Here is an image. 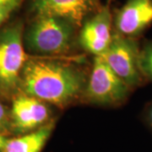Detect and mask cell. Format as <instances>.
<instances>
[{
    "instance_id": "2e32d148",
    "label": "cell",
    "mask_w": 152,
    "mask_h": 152,
    "mask_svg": "<svg viewBox=\"0 0 152 152\" xmlns=\"http://www.w3.org/2000/svg\"><path fill=\"white\" fill-rule=\"evenodd\" d=\"M147 121H148V124L151 126V128L152 129V106L150 107L149 111H148V113H147Z\"/></svg>"
},
{
    "instance_id": "277c9868",
    "label": "cell",
    "mask_w": 152,
    "mask_h": 152,
    "mask_svg": "<svg viewBox=\"0 0 152 152\" xmlns=\"http://www.w3.org/2000/svg\"><path fill=\"white\" fill-rule=\"evenodd\" d=\"M131 88L124 82L100 56L94 59L92 71L88 77L82 96L90 103L116 106L128 98Z\"/></svg>"
},
{
    "instance_id": "8992f818",
    "label": "cell",
    "mask_w": 152,
    "mask_h": 152,
    "mask_svg": "<svg viewBox=\"0 0 152 152\" xmlns=\"http://www.w3.org/2000/svg\"><path fill=\"white\" fill-rule=\"evenodd\" d=\"M10 111L12 135H22L49 123L51 112L42 101L19 93L11 100Z\"/></svg>"
},
{
    "instance_id": "52a82bcc",
    "label": "cell",
    "mask_w": 152,
    "mask_h": 152,
    "mask_svg": "<svg viewBox=\"0 0 152 152\" xmlns=\"http://www.w3.org/2000/svg\"><path fill=\"white\" fill-rule=\"evenodd\" d=\"M32 11L37 15H48L65 20L80 28L88 17L99 8L98 0H32Z\"/></svg>"
},
{
    "instance_id": "5b68a950",
    "label": "cell",
    "mask_w": 152,
    "mask_h": 152,
    "mask_svg": "<svg viewBox=\"0 0 152 152\" xmlns=\"http://www.w3.org/2000/svg\"><path fill=\"white\" fill-rule=\"evenodd\" d=\"M140 50L134 38L116 32L108 48L100 57L132 89L140 86L145 80L140 64Z\"/></svg>"
},
{
    "instance_id": "7c38bea8",
    "label": "cell",
    "mask_w": 152,
    "mask_h": 152,
    "mask_svg": "<svg viewBox=\"0 0 152 152\" xmlns=\"http://www.w3.org/2000/svg\"><path fill=\"white\" fill-rule=\"evenodd\" d=\"M0 135L9 137L12 135L10 111L0 102Z\"/></svg>"
},
{
    "instance_id": "9a60e30c",
    "label": "cell",
    "mask_w": 152,
    "mask_h": 152,
    "mask_svg": "<svg viewBox=\"0 0 152 152\" xmlns=\"http://www.w3.org/2000/svg\"><path fill=\"white\" fill-rule=\"evenodd\" d=\"M8 138H9V137L0 135V152L4 151V149L6 141H7Z\"/></svg>"
},
{
    "instance_id": "ba28073f",
    "label": "cell",
    "mask_w": 152,
    "mask_h": 152,
    "mask_svg": "<svg viewBox=\"0 0 152 152\" xmlns=\"http://www.w3.org/2000/svg\"><path fill=\"white\" fill-rule=\"evenodd\" d=\"M113 36L112 15L108 6H106L86 20L79 40L83 48L96 56H101L108 48Z\"/></svg>"
},
{
    "instance_id": "30bf717a",
    "label": "cell",
    "mask_w": 152,
    "mask_h": 152,
    "mask_svg": "<svg viewBox=\"0 0 152 152\" xmlns=\"http://www.w3.org/2000/svg\"><path fill=\"white\" fill-rule=\"evenodd\" d=\"M54 121L27 134L8 138L3 152H41L53 130Z\"/></svg>"
},
{
    "instance_id": "5bb4252c",
    "label": "cell",
    "mask_w": 152,
    "mask_h": 152,
    "mask_svg": "<svg viewBox=\"0 0 152 152\" xmlns=\"http://www.w3.org/2000/svg\"><path fill=\"white\" fill-rule=\"evenodd\" d=\"M13 11L14 10L9 8H0V26L10 17Z\"/></svg>"
},
{
    "instance_id": "6da1fadb",
    "label": "cell",
    "mask_w": 152,
    "mask_h": 152,
    "mask_svg": "<svg viewBox=\"0 0 152 152\" xmlns=\"http://www.w3.org/2000/svg\"><path fill=\"white\" fill-rule=\"evenodd\" d=\"M86 71L62 60L29 58L20 75V92L58 107L82 96L87 84Z\"/></svg>"
},
{
    "instance_id": "7a4b0ae2",
    "label": "cell",
    "mask_w": 152,
    "mask_h": 152,
    "mask_svg": "<svg viewBox=\"0 0 152 152\" xmlns=\"http://www.w3.org/2000/svg\"><path fill=\"white\" fill-rule=\"evenodd\" d=\"M27 58L21 22L0 31V98L11 101L20 93V75Z\"/></svg>"
},
{
    "instance_id": "9c48e42d",
    "label": "cell",
    "mask_w": 152,
    "mask_h": 152,
    "mask_svg": "<svg viewBox=\"0 0 152 152\" xmlns=\"http://www.w3.org/2000/svg\"><path fill=\"white\" fill-rule=\"evenodd\" d=\"M114 24L124 37L140 36L152 24V0H127L116 13Z\"/></svg>"
},
{
    "instance_id": "4fadbf2b",
    "label": "cell",
    "mask_w": 152,
    "mask_h": 152,
    "mask_svg": "<svg viewBox=\"0 0 152 152\" xmlns=\"http://www.w3.org/2000/svg\"><path fill=\"white\" fill-rule=\"evenodd\" d=\"M22 0H0V8H9L12 10H15Z\"/></svg>"
},
{
    "instance_id": "3957f363",
    "label": "cell",
    "mask_w": 152,
    "mask_h": 152,
    "mask_svg": "<svg viewBox=\"0 0 152 152\" xmlns=\"http://www.w3.org/2000/svg\"><path fill=\"white\" fill-rule=\"evenodd\" d=\"M75 29L61 18L37 15L26 31V46L42 55L65 54L73 48Z\"/></svg>"
},
{
    "instance_id": "8fae6325",
    "label": "cell",
    "mask_w": 152,
    "mask_h": 152,
    "mask_svg": "<svg viewBox=\"0 0 152 152\" xmlns=\"http://www.w3.org/2000/svg\"><path fill=\"white\" fill-rule=\"evenodd\" d=\"M140 64L145 78L152 81V42L145 44L140 50Z\"/></svg>"
}]
</instances>
